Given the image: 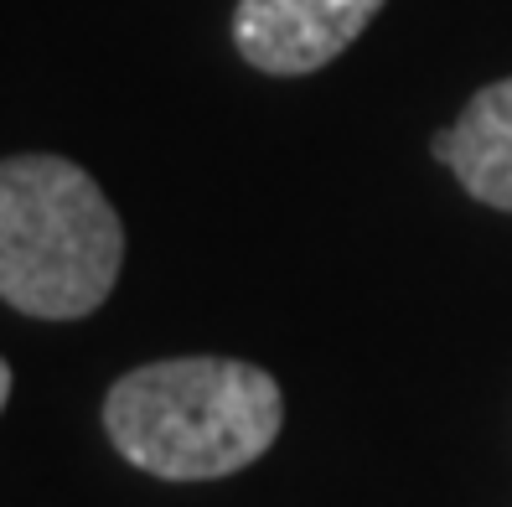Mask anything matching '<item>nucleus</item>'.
Segmentation results:
<instances>
[{
  "label": "nucleus",
  "mask_w": 512,
  "mask_h": 507,
  "mask_svg": "<svg viewBox=\"0 0 512 507\" xmlns=\"http://www.w3.org/2000/svg\"><path fill=\"white\" fill-rule=\"evenodd\" d=\"M125 264V223L63 156L0 161V301L21 316H94Z\"/></svg>",
  "instance_id": "nucleus-2"
},
{
  "label": "nucleus",
  "mask_w": 512,
  "mask_h": 507,
  "mask_svg": "<svg viewBox=\"0 0 512 507\" xmlns=\"http://www.w3.org/2000/svg\"><path fill=\"white\" fill-rule=\"evenodd\" d=\"M280 425V383L238 357L145 363L104 399L114 451L161 482H218L244 471L275 445Z\"/></svg>",
  "instance_id": "nucleus-1"
},
{
  "label": "nucleus",
  "mask_w": 512,
  "mask_h": 507,
  "mask_svg": "<svg viewBox=\"0 0 512 507\" xmlns=\"http://www.w3.org/2000/svg\"><path fill=\"white\" fill-rule=\"evenodd\" d=\"M430 151L476 202L512 213V78L481 88L456 125L435 135Z\"/></svg>",
  "instance_id": "nucleus-4"
},
{
  "label": "nucleus",
  "mask_w": 512,
  "mask_h": 507,
  "mask_svg": "<svg viewBox=\"0 0 512 507\" xmlns=\"http://www.w3.org/2000/svg\"><path fill=\"white\" fill-rule=\"evenodd\" d=\"M6 399H11V363L0 357V409H6Z\"/></svg>",
  "instance_id": "nucleus-5"
},
{
  "label": "nucleus",
  "mask_w": 512,
  "mask_h": 507,
  "mask_svg": "<svg viewBox=\"0 0 512 507\" xmlns=\"http://www.w3.org/2000/svg\"><path fill=\"white\" fill-rule=\"evenodd\" d=\"M383 0H238L233 47L244 63L275 78H300L342 57Z\"/></svg>",
  "instance_id": "nucleus-3"
}]
</instances>
